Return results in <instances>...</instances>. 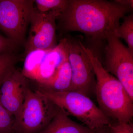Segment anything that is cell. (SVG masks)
<instances>
[{"label":"cell","mask_w":133,"mask_h":133,"mask_svg":"<svg viewBox=\"0 0 133 133\" xmlns=\"http://www.w3.org/2000/svg\"><path fill=\"white\" fill-rule=\"evenodd\" d=\"M129 10L105 0H70L58 19L65 31L82 32L94 39L106 40Z\"/></svg>","instance_id":"6da1fadb"},{"label":"cell","mask_w":133,"mask_h":133,"mask_svg":"<svg viewBox=\"0 0 133 133\" xmlns=\"http://www.w3.org/2000/svg\"><path fill=\"white\" fill-rule=\"evenodd\" d=\"M80 43L88 55L96 77L95 94L99 107L111 120L131 122L133 100L120 82L105 70L92 51L81 42Z\"/></svg>","instance_id":"7a4b0ae2"},{"label":"cell","mask_w":133,"mask_h":133,"mask_svg":"<svg viewBox=\"0 0 133 133\" xmlns=\"http://www.w3.org/2000/svg\"><path fill=\"white\" fill-rule=\"evenodd\" d=\"M68 116H74L92 130L108 125L111 120L86 95L73 91L54 92L38 90Z\"/></svg>","instance_id":"3957f363"},{"label":"cell","mask_w":133,"mask_h":133,"mask_svg":"<svg viewBox=\"0 0 133 133\" xmlns=\"http://www.w3.org/2000/svg\"><path fill=\"white\" fill-rule=\"evenodd\" d=\"M59 108L38 91L28 85L23 104L14 118V133H38L49 125Z\"/></svg>","instance_id":"277c9868"},{"label":"cell","mask_w":133,"mask_h":133,"mask_svg":"<svg viewBox=\"0 0 133 133\" xmlns=\"http://www.w3.org/2000/svg\"><path fill=\"white\" fill-rule=\"evenodd\" d=\"M65 39L48 50H35L26 55L22 74L34 81L38 88H42L52 81L59 68L68 57Z\"/></svg>","instance_id":"5b68a950"},{"label":"cell","mask_w":133,"mask_h":133,"mask_svg":"<svg viewBox=\"0 0 133 133\" xmlns=\"http://www.w3.org/2000/svg\"><path fill=\"white\" fill-rule=\"evenodd\" d=\"M34 3L33 0H0V29L17 46L25 43Z\"/></svg>","instance_id":"8992f818"},{"label":"cell","mask_w":133,"mask_h":133,"mask_svg":"<svg viewBox=\"0 0 133 133\" xmlns=\"http://www.w3.org/2000/svg\"><path fill=\"white\" fill-rule=\"evenodd\" d=\"M105 49V70L115 76L133 100V51L116 37L113 31L107 34Z\"/></svg>","instance_id":"52a82bcc"},{"label":"cell","mask_w":133,"mask_h":133,"mask_svg":"<svg viewBox=\"0 0 133 133\" xmlns=\"http://www.w3.org/2000/svg\"><path fill=\"white\" fill-rule=\"evenodd\" d=\"M68 58L72 72L71 85L69 91L77 92L90 97L95 94V74L88 55L80 41L65 38Z\"/></svg>","instance_id":"ba28073f"},{"label":"cell","mask_w":133,"mask_h":133,"mask_svg":"<svg viewBox=\"0 0 133 133\" xmlns=\"http://www.w3.org/2000/svg\"><path fill=\"white\" fill-rule=\"evenodd\" d=\"M55 10L42 13L35 9L30 23L28 38L25 43V56L35 50H48L55 47L56 21L62 12Z\"/></svg>","instance_id":"9c48e42d"},{"label":"cell","mask_w":133,"mask_h":133,"mask_svg":"<svg viewBox=\"0 0 133 133\" xmlns=\"http://www.w3.org/2000/svg\"><path fill=\"white\" fill-rule=\"evenodd\" d=\"M27 79L15 69L0 87V104L14 116L18 114L23 104Z\"/></svg>","instance_id":"30bf717a"},{"label":"cell","mask_w":133,"mask_h":133,"mask_svg":"<svg viewBox=\"0 0 133 133\" xmlns=\"http://www.w3.org/2000/svg\"><path fill=\"white\" fill-rule=\"evenodd\" d=\"M96 131L73 121L59 109L49 125L38 133H95Z\"/></svg>","instance_id":"8fae6325"},{"label":"cell","mask_w":133,"mask_h":133,"mask_svg":"<svg viewBox=\"0 0 133 133\" xmlns=\"http://www.w3.org/2000/svg\"><path fill=\"white\" fill-rule=\"evenodd\" d=\"M71 80V69L67 57L62 63L55 78L43 88L38 90L54 92L69 91Z\"/></svg>","instance_id":"7c38bea8"},{"label":"cell","mask_w":133,"mask_h":133,"mask_svg":"<svg viewBox=\"0 0 133 133\" xmlns=\"http://www.w3.org/2000/svg\"><path fill=\"white\" fill-rule=\"evenodd\" d=\"M19 58L13 52L0 54V87L15 69Z\"/></svg>","instance_id":"4fadbf2b"},{"label":"cell","mask_w":133,"mask_h":133,"mask_svg":"<svg viewBox=\"0 0 133 133\" xmlns=\"http://www.w3.org/2000/svg\"><path fill=\"white\" fill-rule=\"evenodd\" d=\"M123 23L114 31L116 37L124 39L128 48L133 51V14L125 16Z\"/></svg>","instance_id":"5bb4252c"},{"label":"cell","mask_w":133,"mask_h":133,"mask_svg":"<svg viewBox=\"0 0 133 133\" xmlns=\"http://www.w3.org/2000/svg\"><path fill=\"white\" fill-rule=\"evenodd\" d=\"M67 0H36L35 1L37 10L45 13L55 10L63 11L67 4Z\"/></svg>","instance_id":"9a60e30c"},{"label":"cell","mask_w":133,"mask_h":133,"mask_svg":"<svg viewBox=\"0 0 133 133\" xmlns=\"http://www.w3.org/2000/svg\"><path fill=\"white\" fill-rule=\"evenodd\" d=\"M14 118L0 104V133H14Z\"/></svg>","instance_id":"2e32d148"},{"label":"cell","mask_w":133,"mask_h":133,"mask_svg":"<svg viewBox=\"0 0 133 133\" xmlns=\"http://www.w3.org/2000/svg\"><path fill=\"white\" fill-rule=\"evenodd\" d=\"M108 127L111 133H133V124L132 122H111Z\"/></svg>","instance_id":"e0dca14e"},{"label":"cell","mask_w":133,"mask_h":133,"mask_svg":"<svg viewBox=\"0 0 133 133\" xmlns=\"http://www.w3.org/2000/svg\"><path fill=\"white\" fill-rule=\"evenodd\" d=\"M17 46L11 40L0 34V54L13 52Z\"/></svg>","instance_id":"ac0fdd59"},{"label":"cell","mask_w":133,"mask_h":133,"mask_svg":"<svg viewBox=\"0 0 133 133\" xmlns=\"http://www.w3.org/2000/svg\"><path fill=\"white\" fill-rule=\"evenodd\" d=\"M114 1L118 4L128 9L129 10H133V0H115Z\"/></svg>","instance_id":"d6986e66"},{"label":"cell","mask_w":133,"mask_h":133,"mask_svg":"<svg viewBox=\"0 0 133 133\" xmlns=\"http://www.w3.org/2000/svg\"><path fill=\"white\" fill-rule=\"evenodd\" d=\"M95 133H111L108 125L105 126L96 131Z\"/></svg>","instance_id":"ffe728a7"}]
</instances>
